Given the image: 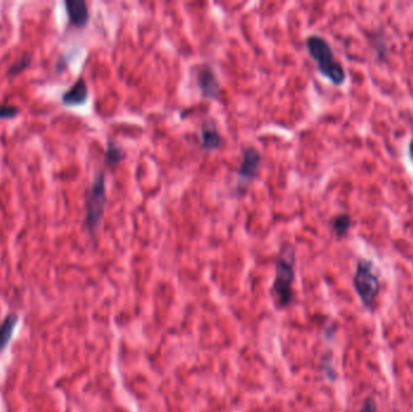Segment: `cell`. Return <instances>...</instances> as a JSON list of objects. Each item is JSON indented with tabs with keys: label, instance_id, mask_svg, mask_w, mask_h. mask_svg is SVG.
Segmentation results:
<instances>
[{
	"label": "cell",
	"instance_id": "11",
	"mask_svg": "<svg viewBox=\"0 0 413 412\" xmlns=\"http://www.w3.org/2000/svg\"><path fill=\"white\" fill-rule=\"evenodd\" d=\"M125 150L121 147L120 144L115 143L114 140H109L107 150H105V157H104L105 164L109 167H115V166L119 165L122 161L125 160Z\"/></svg>",
	"mask_w": 413,
	"mask_h": 412
},
{
	"label": "cell",
	"instance_id": "14",
	"mask_svg": "<svg viewBox=\"0 0 413 412\" xmlns=\"http://www.w3.org/2000/svg\"><path fill=\"white\" fill-rule=\"evenodd\" d=\"M18 108L13 105H0V119H11L18 115Z\"/></svg>",
	"mask_w": 413,
	"mask_h": 412
},
{
	"label": "cell",
	"instance_id": "9",
	"mask_svg": "<svg viewBox=\"0 0 413 412\" xmlns=\"http://www.w3.org/2000/svg\"><path fill=\"white\" fill-rule=\"evenodd\" d=\"M223 143V137L218 127L213 122H206L201 128V147L203 150L211 152L218 150Z\"/></svg>",
	"mask_w": 413,
	"mask_h": 412
},
{
	"label": "cell",
	"instance_id": "5",
	"mask_svg": "<svg viewBox=\"0 0 413 412\" xmlns=\"http://www.w3.org/2000/svg\"><path fill=\"white\" fill-rule=\"evenodd\" d=\"M263 157L258 149L248 147L243 150L241 165L237 169V190L243 194L258 175Z\"/></svg>",
	"mask_w": 413,
	"mask_h": 412
},
{
	"label": "cell",
	"instance_id": "4",
	"mask_svg": "<svg viewBox=\"0 0 413 412\" xmlns=\"http://www.w3.org/2000/svg\"><path fill=\"white\" fill-rule=\"evenodd\" d=\"M353 282L362 304L365 305L366 307H371L374 305L376 296L379 295L381 286L379 276L376 274L374 264L371 261H359Z\"/></svg>",
	"mask_w": 413,
	"mask_h": 412
},
{
	"label": "cell",
	"instance_id": "8",
	"mask_svg": "<svg viewBox=\"0 0 413 412\" xmlns=\"http://www.w3.org/2000/svg\"><path fill=\"white\" fill-rule=\"evenodd\" d=\"M87 98H88V87H87L86 81L84 80V78H79L68 91L63 93L62 102L68 107H75V105H84Z\"/></svg>",
	"mask_w": 413,
	"mask_h": 412
},
{
	"label": "cell",
	"instance_id": "6",
	"mask_svg": "<svg viewBox=\"0 0 413 412\" xmlns=\"http://www.w3.org/2000/svg\"><path fill=\"white\" fill-rule=\"evenodd\" d=\"M198 90L204 98L216 100L220 92V80L216 75V70L211 65H203L197 69L196 75Z\"/></svg>",
	"mask_w": 413,
	"mask_h": 412
},
{
	"label": "cell",
	"instance_id": "16",
	"mask_svg": "<svg viewBox=\"0 0 413 412\" xmlns=\"http://www.w3.org/2000/svg\"><path fill=\"white\" fill-rule=\"evenodd\" d=\"M409 157H411V159H412V161H413V139H412V140H411V143H409Z\"/></svg>",
	"mask_w": 413,
	"mask_h": 412
},
{
	"label": "cell",
	"instance_id": "2",
	"mask_svg": "<svg viewBox=\"0 0 413 412\" xmlns=\"http://www.w3.org/2000/svg\"><path fill=\"white\" fill-rule=\"evenodd\" d=\"M294 253L288 246L283 248L278 260L275 263V278L273 283V296L280 307L288 306L293 300Z\"/></svg>",
	"mask_w": 413,
	"mask_h": 412
},
{
	"label": "cell",
	"instance_id": "12",
	"mask_svg": "<svg viewBox=\"0 0 413 412\" xmlns=\"http://www.w3.org/2000/svg\"><path fill=\"white\" fill-rule=\"evenodd\" d=\"M350 222H352V220H350V217H349L348 214H339L337 217L332 219V231L339 237H343L348 232Z\"/></svg>",
	"mask_w": 413,
	"mask_h": 412
},
{
	"label": "cell",
	"instance_id": "3",
	"mask_svg": "<svg viewBox=\"0 0 413 412\" xmlns=\"http://www.w3.org/2000/svg\"><path fill=\"white\" fill-rule=\"evenodd\" d=\"M107 201H108V195H107L105 175L103 172H99L91 184L90 190L87 192L85 224L92 234L97 232L102 222Z\"/></svg>",
	"mask_w": 413,
	"mask_h": 412
},
{
	"label": "cell",
	"instance_id": "15",
	"mask_svg": "<svg viewBox=\"0 0 413 412\" xmlns=\"http://www.w3.org/2000/svg\"><path fill=\"white\" fill-rule=\"evenodd\" d=\"M377 411V406H376V403H374V400L372 399H367L366 400L364 405H362V410L360 412H376Z\"/></svg>",
	"mask_w": 413,
	"mask_h": 412
},
{
	"label": "cell",
	"instance_id": "1",
	"mask_svg": "<svg viewBox=\"0 0 413 412\" xmlns=\"http://www.w3.org/2000/svg\"><path fill=\"white\" fill-rule=\"evenodd\" d=\"M306 45L322 75L336 86H341L346 81V72L340 62L336 60L330 44L319 35H310L306 40Z\"/></svg>",
	"mask_w": 413,
	"mask_h": 412
},
{
	"label": "cell",
	"instance_id": "7",
	"mask_svg": "<svg viewBox=\"0 0 413 412\" xmlns=\"http://www.w3.org/2000/svg\"><path fill=\"white\" fill-rule=\"evenodd\" d=\"M65 6L72 25L79 28L86 26L90 20V11L85 0H65Z\"/></svg>",
	"mask_w": 413,
	"mask_h": 412
},
{
	"label": "cell",
	"instance_id": "13",
	"mask_svg": "<svg viewBox=\"0 0 413 412\" xmlns=\"http://www.w3.org/2000/svg\"><path fill=\"white\" fill-rule=\"evenodd\" d=\"M30 63V57L28 55H23V56L20 57L18 61L15 62L11 67L9 68V74L10 75H16L18 73H21L22 70L26 69L27 67L29 65Z\"/></svg>",
	"mask_w": 413,
	"mask_h": 412
},
{
	"label": "cell",
	"instance_id": "10",
	"mask_svg": "<svg viewBox=\"0 0 413 412\" xmlns=\"http://www.w3.org/2000/svg\"><path fill=\"white\" fill-rule=\"evenodd\" d=\"M18 321V316L15 313H10L9 316L5 318L3 323L0 324V352L3 351L9 345L10 340L13 338V331H15Z\"/></svg>",
	"mask_w": 413,
	"mask_h": 412
}]
</instances>
